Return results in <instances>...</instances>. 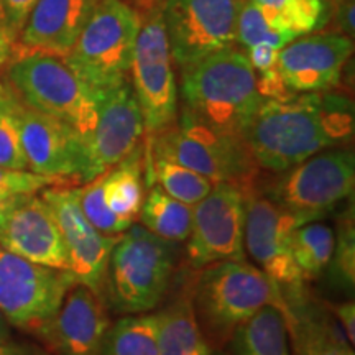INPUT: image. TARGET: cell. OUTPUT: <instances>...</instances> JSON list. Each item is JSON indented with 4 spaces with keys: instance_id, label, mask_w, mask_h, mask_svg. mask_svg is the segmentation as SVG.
Instances as JSON below:
<instances>
[{
    "instance_id": "obj_1",
    "label": "cell",
    "mask_w": 355,
    "mask_h": 355,
    "mask_svg": "<svg viewBox=\"0 0 355 355\" xmlns=\"http://www.w3.org/2000/svg\"><path fill=\"white\" fill-rule=\"evenodd\" d=\"M352 135L354 107L347 97L301 92L263 99L248 125L245 145L257 166L282 173Z\"/></svg>"
},
{
    "instance_id": "obj_2",
    "label": "cell",
    "mask_w": 355,
    "mask_h": 355,
    "mask_svg": "<svg viewBox=\"0 0 355 355\" xmlns=\"http://www.w3.org/2000/svg\"><path fill=\"white\" fill-rule=\"evenodd\" d=\"M181 97L186 112L243 141L263 102L257 86V71L237 46L181 68Z\"/></svg>"
},
{
    "instance_id": "obj_3",
    "label": "cell",
    "mask_w": 355,
    "mask_h": 355,
    "mask_svg": "<svg viewBox=\"0 0 355 355\" xmlns=\"http://www.w3.org/2000/svg\"><path fill=\"white\" fill-rule=\"evenodd\" d=\"M8 81L25 107L68 123L84 140L94 130V91L69 68L63 56L19 50L8 66Z\"/></svg>"
},
{
    "instance_id": "obj_4",
    "label": "cell",
    "mask_w": 355,
    "mask_h": 355,
    "mask_svg": "<svg viewBox=\"0 0 355 355\" xmlns=\"http://www.w3.org/2000/svg\"><path fill=\"white\" fill-rule=\"evenodd\" d=\"M140 21L123 0H99L64 61L92 91L127 81Z\"/></svg>"
},
{
    "instance_id": "obj_5",
    "label": "cell",
    "mask_w": 355,
    "mask_h": 355,
    "mask_svg": "<svg viewBox=\"0 0 355 355\" xmlns=\"http://www.w3.org/2000/svg\"><path fill=\"white\" fill-rule=\"evenodd\" d=\"M173 273L170 243L132 224L110 254L105 286L110 303L123 314L148 313L162 303Z\"/></svg>"
},
{
    "instance_id": "obj_6",
    "label": "cell",
    "mask_w": 355,
    "mask_h": 355,
    "mask_svg": "<svg viewBox=\"0 0 355 355\" xmlns=\"http://www.w3.org/2000/svg\"><path fill=\"white\" fill-rule=\"evenodd\" d=\"M150 148L214 184L234 183L247 188L257 168L245 141L206 125L186 110L181 112L180 123L153 135Z\"/></svg>"
},
{
    "instance_id": "obj_7",
    "label": "cell",
    "mask_w": 355,
    "mask_h": 355,
    "mask_svg": "<svg viewBox=\"0 0 355 355\" xmlns=\"http://www.w3.org/2000/svg\"><path fill=\"white\" fill-rule=\"evenodd\" d=\"M355 186V157L352 150H324L290 170L282 171L265 191V196L300 224L327 216Z\"/></svg>"
},
{
    "instance_id": "obj_8",
    "label": "cell",
    "mask_w": 355,
    "mask_h": 355,
    "mask_svg": "<svg viewBox=\"0 0 355 355\" xmlns=\"http://www.w3.org/2000/svg\"><path fill=\"white\" fill-rule=\"evenodd\" d=\"M279 285L245 260H224L207 265L199 279L198 308L216 334L225 336L250 319L265 306H278L290 319V309L282 308Z\"/></svg>"
},
{
    "instance_id": "obj_9",
    "label": "cell",
    "mask_w": 355,
    "mask_h": 355,
    "mask_svg": "<svg viewBox=\"0 0 355 355\" xmlns=\"http://www.w3.org/2000/svg\"><path fill=\"white\" fill-rule=\"evenodd\" d=\"M150 135L166 130L178 117V84L162 8H153L140 21L130 73Z\"/></svg>"
},
{
    "instance_id": "obj_10",
    "label": "cell",
    "mask_w": 355,
    "mask_h": 355,
    "mask_svg": "<svg viewBox=\"0 0 355 355\" xmlns=\"http://www.w3.org/2000/svg\"><path fill=\"white\" fill-rule=\"evenodd\" d=\"M74 285L69 270L33 263L0 247V313L12 326L37 334Z\"/></svg>"
},
{
    "instance_id": "obj_11",
    "label": "cell",
    "mask_w": 355,
    "mask_h": 355,
    "mask_svg": "<svg viewBox=\"0 0 355 355\" xmlns=\"http://www.w3.org/2000/svg\"><path fill=\"white\" fill-rule=\"evenodd\" d=\"M242 0H163L162 15L175 64L180 68L237 46Z\"/></svg>"
},
{
    "instance_id": "obj_12",
    "label": "cell",
    "mask_w": 355,
    "mask_h": 355,
    "mask_svg": "<svg viewBox=\"0 0 355 355\" xmlns=\"http://www.w3.org/2000/svg\"><path fill=\"white\" fill-rule=\"evenodd\" d=\"M248 188V186H247ZM234 183H216L193 206L188 260L196 268L224 260H245V189Z\"/></svg>"
},
{
    "instance_id": "obj_13",
    "label": "cell",
    "mask_w": 355,
    "mask_h": 355,
    "mask_svg": "<svg viewBox=\"0 0 355 355\" xmlns=\"http://www.w3.org/2000/svg\"><path fill=\"white\" fill-rule=\"evenodd\" d=\"M96 125L84 140L86 145V183L122 162L140 145L145 121L130 81L97 89Z\"/></svg>"
},
{
    "instance_id": "obj_14",
    "label": "cell",
    "mask_w": 355,
    "mask_h": 355,
    "mask_svg": "<svg viewBox=\"0 0 355 355\" xmlns=\"http://www.w3.org/2000/svg\"><path fill=\"white\" fill-rule=\"evenodd\" d=\"M81 188L51 186L40 191L51 207L58 227L68 250L69 272L79 285L87 286L97 295L105 288V277L112 248L121 235H105L97 230L81 209Z\"/></svg>"
},
{
    "instance_id": "obj_15",
    "label": "cell",
    "mask_w": 355,
    "mask_h": 355,
    "mask_svg": "<svg viewBox=\"0 0 355 355\" xmlns=\"http://www.w3.org/2000/svg\"><path fill=\"white\" fill-rule=\"evenodd\" d=\"M0 247L33 263L69 270L63 235L51 207L38 193L0 204Z\"/></svg>"
},
{
    "instance_id": "obj_16",
    "label": "cell",
    "mask_w": 355,
    "mask_h": 355,
    "mask_svg": "<svg viewBox=\"0 0 355 355\" xmlns=\"http://www.w3.org/2000/svg\"><path fill=\"white\" fill-rule=\"evenodd\" d=\"M248 188L243 245L260 265L261 272L277 285H298L303 277L293 260L291 232L301 224L263 193Z\"/></svg>"
},
{
    "instance_id": "obj_17",
    "label": "cell",
    "mask_w": 355,
    "mask_h": 355,
    "mask_svg": "<svg viewBox=\"0 0 355 355\" xmlns=\"http://www.w3.org/2000/svg\"><path fill=\"white\" fill-rule=\"evenodd\" d=\"M17 119L30 171L86 183V145L73 127L20 104Z\"/></svg>"
},
{
    "instance_id": "obj_18",
    "label": "cell",
    "mask_w": 355,
    "mask_h": 355,
    "mask_svg": "<svg viewBox=\"0 0 355 355\" xmlns=\"http://www.w3.org/2000/svg\"><path fill=\"white\" fill-rule=\"evenodd\" d=\"M352 51L354 42L347 35L308 33L279 50L277 71L288 91H329L339 84Z\"/></svg>"
},
{
    "instance_id": "obj_19",
    "label": "cell",
    "mask_w": 355,
    "mask_h": 355,
    "mask_svg": "<svg viewBox=\"0 0 355 355\" xmlns=\"http://www.w3.org/2000/svg\"><path fill=\"white\" fill-rule=\"evenodd\" d=\"M109 326L110 319L101 295L78 283L37 334L56 355H102Z\"/></svg>"
},
{
    "instance_id": "obj_20",
    "label": "cell",
    "mask_w": 355,
    "mask_h": 355,
    "mask_svg": "<svg viewBox=\"0 0 355 355\" xmlns=\"http://www.w3.org/2000/svg\"><path fill=\"white\" fill-rule=\"evenodd\" d=\"M99 0H38L20 32V50L66 56Z\"/></svg>"
},
{
    "instance_id": "obj_21",
    "label": "cell",
    "mask_w": 355,
    "mask_h": 355,
    "mask_svg": "<svg viewBox=\"0 0 355 355\" xmlns=\"http://www.w3.org/2000/svg\"><path fill=\"white\" fill-rule=\"evenodd\" d=\"M141 163H144V150L139 145L122 162L96 176L101 198L107 209L132 224L139 219L144 204Z\"/></svg>"
},
{
    "instance_id": "obj_22",
    "label": "cell",
    "mask_w": 355,
    "mask_h": 355,
    "mask_svg": "<svg viewBox=\"0 0 355 355\" xmlns=\"http://www.w3.org/2000/svg\"><path fill=\"white\" fill-rule=\"evenodd\" d=\"M283 309L268 304L232 332L234 355H291Z\"/></svg>"
},
{
    "instance_id": "obj_23",
    "label": "cell",
    "mask_w": 355,
    "mask_h": 355,
    "mask_svg": "<svg viewBox=\"0 0 355 355\" xmlns=\"http://www.w3.org/2000/svg\"><path fill=\"white\" fill-rule=\"evenodd\" d=\"M158 355H212L191 301L180 300L159 313Z\"/></svg>"
},
{
    "instance_id": "obj_24",
    "label": "cell",
    "mask_w": 355,
    "mask_h": 355,
    "mask_svg": "<svg viewBox=\"0 0 355 355\" xmlns=\"http://www.w3.org/2000/svg\"><path fill=\"white\" fill-rule=\"evenodd\" d=\"M139 219L140 225L163 241L184 242L193 227V206L171 198L157 184L144 199Z\"/></svg>"
},
{
    "instance_id": "obj_25",
    "label": "cell",
    "mask_w": 355,
    "mask_h": 355,
    "mask_svg": "<svg viewBox=\"0 0 355 355\" xmlns=\"http://www.w3.org/2000/svg\"><path fill=\"white\" fill-rule=\"evenodd\" d=\"M144 162L146 165V175H148L146 176V184L153 181L171 198L189 204V206H196L199 201H202L214 186V183L207 180L206 176L199 175V173L189 170V168L180 165L170 158L155 155L150 148V144Z\"/></svg>"
},
{
    "instance_id": "obj_26",
    "label": "cell",
    "mask_w": 355,
    "mask_h": 355,
    "mask_svg": "<svg viewBox=\"0 0 355 355\" xmlns=\"http://www.w3.org/2000/svg\"><path fill=\"white\" fill-rule=\"evenodd\" d=\"M159 313L130 314L110 324L102 355H158Z\"/></svg>"
},
{
    "instance_id": "obj_27",
    "label": "cell",
    "mask_w": 355,
    "mask_h": 355,
    "mask_svg": "<svg viewBox=\"0 0 355 355\" xmlns=\"http://www.w3.org/2000/svg\"><path fill=\"white\" fill-rule=\"evenodd\" d=\"M336 234L321 222H306L291 232V254L303 279H314L331 263Z\"/></svg>"
},
{
    "instance_id": "obj_28",
    "label": "cell",
    "mask_w": 355,
    "mask_h": 355,
    "mask_svg": "<svg viewBox=\"0 0 355 355\" xmlns=\"http://www.w3.org/2000/svg\"><path fill=\"white\" fill-rule=\"evenodd\" d=\"M266 12L279 28L295 37L316 32L329 19L327 0H250Z\"/></svg>"
},
{
    "instance_id": "obj_29",
    "label": "cell",
    "mask_w": 355,
    "mask_h": 355,
    "mask_svg": "<svg viewBox=\"0 0 355 355\" xmlns=\"http://www.w3.org/2000/svg\"><path fill=\"white\" fill-rule=\"evenodd\" d=\"M296 38L298 37L275 25L263 8L255 6L250 0H242L237 19V42H235L242 51L259 44L272 46L279 51Z\"/></svg>"
},
{
    "instance_id": "obj_30",
    "label": "cell",
    "mask_w": 355,
    "mask_h": 355,
    "mask_svg": "<svg viewBox=\"0 0 355 355\" xmlns=\"http://www.w3.org/2000/svg\"><path fill=\"white\" fill-rule=\"evenodd\" d=\"M295 355H355L352 345L334 326L322 322L296 324Z\"/></svg>"
},
{
    "instance_id": "obj_31",
    "label": "cell",
    "mask_w": 355,
    "mask_h": 355,
    "mask_svg": "<svg viewBox=\"0 0 355 355\" xmlns=\"http://www.w3.org/2000/svg\"><path fill=\"white\" fill-rule=\"evenodd\" d=\"M17 107L19 104L10 96L0 99V166L10 170H28Z\"/></svg>"
},
{
    "instance_id": "obj_32",
    "label": "cell",
    "mask_w": 355,
    "mask_h": 355,
    "mask_svg": "<svg viewBox=\"0 0 355 355\" xmlns=\"http://www.w3.org/2000/svg\"><path fill=\"white\" fill-rule=\"evenodd\" d=\"M332 273L336 279H339L347 288H354L355 283V225L354 216L345 214L339 220L334 252H332L331 263Z\"/></svg>"
},
{
    "instance_id": "obj_33",
    "label": "cell",
    "mask_w": 355,
    "mask_h": 355,
    "mask_svg": "<svg viewBox=\"0 0 355 355\" xmlns=\"http://www.w3.org/2000/svg\"><path fill=\"white\" fill-rule=\"evenodd\" d=\"M68 181L63 178L38 175L30 170H10L0 166V204L21 194L40 193L51 186H66Z\"/></svg>"
},
{
    "instance_id": "obj_34",
    "label": "cell",
    "mask_w": 355,
    "mask_h": 355,
    "mask_svg": "<svg viewBox=\"0 0 355 355\" xmlns=\"http://www.w3.org/2000/svg\"><path fill=\"white\" fill-rule=\"evenodd\" d=\"M37 2L38 0H2L3 30L8 37L13 38L21 32Z\"/></svg>"
},
{
    "instance_id": "obj_35",
    "label": "cell",
    "mask_w": 355,
    "mask_h": 355,
    "mask_svg": "<svg viewBox=\"0 0 355 355\" xmlns=\"http://www.w3.org/2000/svg\"><path fill=\"white\" fill-rule=\"evenodd\" d=\"M250 61L252 68L259 73H265L277 68V60H278V50H275L272 46H265V44H259V46H252L248 50L243 51Z\"/></svg>"
},
{
    "instance_id": "obj_36",
    "label": "cell",
    "mask_w": 355,
    "mask_h": 355,
    "mask_svg": "<svg viewBox=\"0 0 355 355\" xmlns=\"http://www.w3.org/2000/svg\"><path fill=\"white\" fill-rule=\"evenodd\" d=\"M332 311L343 324L344 336L349 340L350 345H354L355 340V306L354 303H343V304H334Z\"/></svg>"
},
{
    "instance_id": "obj_37",
    "label": "cell",
    "mask_w": 355,
    "mask_h": 355,
    "mask_svg": "<svg viewBox=\"0 0 355 355\" xmlns=\"http://www.w3.org/2000/svg\"><path fill=\"white\" fill-rule=\"evenodd\" d=\"M337 15H339L340 25H343L344 35L352 38L354 35V0H343L339 10H337Z\"/></svg>"
},
{
    "instance_id": "obj_38",
    "label": "cell",
    "mask_w": 355,
    "mask_h": 355,
    "mask_svg": "<svg viewBox=\"0 0 355 355\" xmlns=\"http://www.w3.org/2000/svg\"><path fill=\"white\" fill-rule=\"evenodd\" d=\"M10 43H12V38L8 37L6 32H2L0 30V68H2L3 63L8 60V56H10ZM2 97H7V92H6V87L2 86V83H0V99Z\"/></svg>"
},
{
    "instance_id": "obj_39",
    "label": "cell",
    "mask_w": 355,
    "mask_h": 355,
    "mask_svg": "<svg viewBox=\"0 0 355 355\" xmlns=\"http://www.w3.org/2000/svg\"><path fill=\"white\" fill-rule=\"evenodd\" d=\"M0 355H43V354H40L38 350H35L32 347H25V345L13 344L10 340H7V343L0 344Z\"/></svg>"
},
{
    "instance_id": "obj_40",
    "label": "cell",
    "mask_w": 355,
    "mask_h": 355,
    "mask_svg": "<svg viewBox=\"0 0 355 355\" xmlns=\"http://www.w3.org/2000/svg\"><path fill=\"white\" fill-rule=\"evenodd\" d=\"M7 340H10V329H8L7 319L0 313V344L7 343Z\"/></svg>"
},
{
    "instance_id": "obj_41",
    "label": "cell",
    "mask_w": 355,
    "mask_h": 355,
    "mask_svg": "<svg viewBox=\"0 0 355 355\" xmlns=\"http://www.w3.org/2000/svg\"><path fill=\"white\" fill-rule=\"evenodd\" d=\"M0 25H3V12H2V0H0ZM3 26H0V30H2ZM2 32H6V30H2Z\"/></svg>"
},
{
    "instance_id": "obj_42",
    "label": "cell",
    "mask_w": 355,
    "mask_h": 355,
    "mask_svg": "<svg viewBox=\"0 0 355 355\" xmlns=\"http://www.w3.org/2000/svg\"><path fill=\"white\" fill-rule=\"evenodd\" d=\"M2 99H3V97H2Z\"/></svg>"
}]
</instances>
